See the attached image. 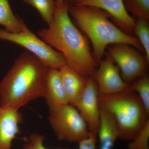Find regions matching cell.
Returning a JSON list of instances; mask_svg holds the SVG:
<instances>
[{
    "label": "cell",
    "instance_id": "cell-1",
    "mask_svg": "<svg viewBox=\"0 0 149 149\" xmlns=\"http://www.w3.org/2000/svg\"><path fill=\"white\" fill-rule=\"evenodd\" d=\"M70 6L65 1L61 7H56L47 28L40 29L38 34L63 56L68 65L88 79L93 76L98 64L91 53L88 38L70 17Z\"/></svg>",
    "mask_w": 149,
    "mask_h": 149
},
{
    "label": "cell",
    "instance_id": "cell-2",
    "mask_svg": "<svg viewBox=\"0 0 149 149\" xmlns=\"http://www.w3.org/2000/svg\"><path fill=\"white\" fill-rule=\"evenodd\" d=\"M49 68L32 54L22 53L0 83V106L19 110L43 97Z\"/></svg>",
    "mask_w": 149,
    "mask_h": 149
},
{
    "label": "cell",
    "instance_id": "cell-3",
    "mask_svg": "<svg viewBox=\"0 0 149 149\" xmlns=\"http://www.w3.org/2000/svg\"><path fill=\"white\" fill-rule=\"evenodd\" d=\"M69 13L74 22L93 46V58L99 64L105 54L107 46L116 44H125L145 54L139 39L123 32L109 19L106 12L97 8L70 6Z\"/></svg>",
    "mask_w": 149,
    "mask_h": 149
},
{
    "label": "cell",
    "instance_id": "cell-4",
    "mask_svg": "<svg viewBox=\"0 0 149 149\" xmlns=\"http://www.w3.org/2000/svg\"><path fill=\"white\" fill-rule=\"evenodd\" d=\"M99 104L113 116L118 128V138L123 141H132L149 119L139 95L128 88L99 97Z\"/></svg>",
    "mask_w": 149,
    "mask_h": 149
},
{
    "label": "cell",
    "instance_id": "cell-5",
    "mask_svg": "<svg viewBox=\"0 0 149 149\" xmlns=\"http://www.w3.org/2000/svg\"><path fill=\"white\" fill-rule=\"evenodd\" d=\"M49 121L59 141L78 143L89 135L85 120L77 108L69 104L49 109Z\"/></svg>",
    "mask_w": 149,
    "mask_h": 149
},
{
    "label": "cell",
    "instance_id": "cell-6",
    "mask_svg": "<svg viewBox=\"0 0 149 149\" xmlns=\"http://www.w3.org/2000/svg\"><path fill=\"white\" fill-rule=\"evenodd\" d=\"M0 39L9 41L27 49L49 68L60 70L67 65L64 57L60 52L55 50L38 38L24 23L22 30L18 33H11L0 29Z\"/></svg>",
    "mask_w": 149,
    "mask_h": 149
},
{
    "label": "cell",
    "instance_id": "cell-7",
    "mask_svg": "<svg viewBox=\"0 0 149 149\" xmlns=\"http://www.w3.org/2000/svg\"><path fill=\"white\" fill-rule=\"evenodd\" d=\"M107 54L117 64L122 79L128 85L148 74L149 61L145 55L133 46L113 44L108 48Z\"/></svg>",
    "mask_w": 149,
    "mask_h": 149
},
{
    "label": "cell",
    "instance_id": "cell-8",
    "mask_svg": "<svg viewBox=\"0 0 149 149\" xmlns=\"http://www.w3.org/2000/svg\"><path fill=\"white\" fill-rule=\"evenodd\" d=\"M105 56L93 76L97 85L100 97L119 93L129 87L122 79L119 68L112 59L107 53Z\"/></svg>",
    "mask_w": 149,
    "mask_h": 149
},
{
    "label": "cell",
    "instance_id": "cell-9",
    "mask_svg": "<svg viewBox=\"0 0 149 149\" xmlns=\"http://www.w3.org/2000/svg\"><path fill=\"white\" fill-rule=\"evenodd\" d=\"M75 107L87 124L89 133L97 137L100 121L99 94L93 76L88 78L85 91Z\"/></svg>",
    "mask_w": 149,
    "mask_h": 149
},
{
    "label": "cell",
    "instance_id": "cell-10",
    "mask_svg": "<svg viewBox=\"0 0 149 149\" xmlns=\"http://www.w3.org/2000/svg\"><path fill=\"white\" fill-rule=\"evenodd\" d=\"M73 5L97 8L106 12L116 26L125 33L135 36L136 20L128 13L123 0H77Z\"/></svg>",
    "mask_w": 149,
    "mask_h": 149
},
{
    "label": "cell",
    "instance_id": "cell-11",
    "mask_svg": "<svg viewBox=\"0 0 149 149\" xmlns=\"http://www.w3.org/2000/svg\"><path fill=\"white\" fill-rule=\"evenodd\" d=\"M23 116L19 110L0 106V149H12L13 141L20 133Z\"/></svg>",
    "mask_w": 149,
    "mask_h": 149
},
{
    "label": "cell",
    "instance_id": "cell-12",
    "mask_svg": "<svg viewBox=\"0 0 149 149\" xmlns=\"http://www.w3.org/2000/svg\"><path fill=\"white\" fill-rule=\"evenodd\" d=\"M59 70L68 104L75 107L85 91L88 79L67 65Z\"/></svg>",
    "mask_w": 149,
    "mask_h": 149
},
{
    "label": "cell",
    "instance_id": "cell-13",
    "mask_svg": "<svg viewBox=\"0 0 149 149\" xmlns=\"http://www.w3.org/2000/svg\"><path fill=\"white\" fill-rule=\"evenodd\" d=\"M99 105L100 121L97 133L99 149H113L116 141L119 137L117 124L113 115Z\"/></svg>",
    "mask_w": 149,
    "mask_h": 149
},
{
    "label": "cell",
    "instance_id": "cell-14",
    "mask_svg": "<svg viewBox=\"0 0 149 149\" xmlns=\"http://www.w3.org/2000/svg\"><path fill=\"white\" fill-rule=\"evenodd\" d=\"M43 97L49 109L68 104L59 70L49 68Z\"/></svg>",
    "mask_w": 149,
    "mask_h": 149
},
{
    "label": "cell",
    "instance_id": "cell-15",
    "mask_svg": "<svg viewBox=\"0 0 149 149\" xmlns=\"http://www.w3.org/2000/svg\"><path fill=\"white\" fill-rule=\"evenodd\" d=\"M24 22L15 16L12 10L8 0H0V24L5 30L11 33H18L22 30Z\"/></svg>",
    "mask_w": 149,
    "mask_h": 149
},
{
    "label": "cell",
    "instance_id": "cell-16",
    "mask_svg": "<svg viewBox=\"0 0 149 149\" xmlns=\"http://www.w3.org/2000/svg\"><path fill=\"white\" fill-rule=\"evenodd\" d=\"M130 90L136 92L141 98L149 115V77L148 74L139 77L129 85Z\"/></svg>",
    "mask_w": 149,
    "mask_h": 149
},
{
    "label": "cell",
    "instance_id": "cell-17",
    "mask_svg": "<svg viewBox=\"0 0 149 149\" xmlns=\"http://www.w3.org/2000/svg\"><path fill=\"white\" fill-rule=\"evenodd\" d=\"M27 4L35 8L43 20L48 24L53 18L56 8V0H24Z\"/></svg>",
    "mask_w": 149,
    "mask_h": 149
},
{
    "label": "cell",
    "instance_id": "cell-18",
    "mask_svg": "<svg viewBox=\"0 0 149 149\" xmlns=\"http://www.w3.org/2000/svg\"><path fill=\"white\" fill-rule=\"evenodd\" d=\"M123 1L126 10L134 17L149 21V0H123Z\"/></svg>",
    "mask_w": 149,
    "mask_h": 149
},
{
    "label": "cell",
    "instance_id": "cell-19",
    "mask_svg": "<svg viewBox=\"0 0 149 149\" xmlns=\"http://www.w3.org/2000/svg\"><path fill=\"white\" fill-rule=\"evenodd\" d=\"M134 34L145 51V55L149 61V24L148 20L142 18L136 20Z\"/></svg>",
    "mask_w": 149,
    "mask_h": 149
},
{
    "label": "cell",
    "instance_id": "cell-20",
    "mask_svg": "<svg viewBox=\"0 0 149 149\" xmlns=\"http://www.w3.org/2000/svg\"><path fill=\"white\" fill-rule=\"evenodd\" d=\"M149 119L138 134L131 141L128 149H149Z\"/></svg>",
    "mask_w": 149,
    "mask_h": 149
},
{
    "label": "cell",
    "instance_id": "cell-21",
    "mask_svg": "<svg viewBox=\"0 0 149 149\" xmlns=\"http://www.w3.org/2000/svg\"><path fill=\"white\" fill-rule=\"evenodd\" d=\"M45 136L38 133H32L29 135L27 143L22 149H48L44 146ZM57 149H68L59 148Z\"/></svg>",
    "mask_w": 149,
    "mask_h": 149
},
{
    "label": "cell",
    "instance_id": "cell-22",
    "mask_svg": "<svg viewBox=\"0 0 149 149\" xmlns=\"http://www.w3.org/2000/svg\"><path fill=\"white\" fill-rule=\"evenodd\" d=\"M97 137L89 133L88 137L78 143V149H96V143Z\"/></svg>",
    "mask_w": 149,
    "mask_h": 149
},
{
    "label": "cell",
    "instance_id": "cell-23",
    "mask_svg": "<svg viewBox=\"0 0 149 149\" xmlns=\"http://www.w3.org/2000/svg\"><path fill=\"white\" fill-rule=\"evenodd\" d=\"M65 0H56V7H60L64 4Z\"/></svg>",
    "mask_w": 149,
    "mask_h": 149
},
{
    "label": "cell",
    "instance_id": "cell-24",
    "mask_svg": "<svg viewBox=\"0 0 149 149\" xmlns=\"http://www.w3.org/2000/svg\"><path fill=\"white\" fill-rule=\"evenodd\" d=\"M77 0H65V1L70 6L73 5Z\"/></svg>",
    "mask_w": 149,
    "mask_h": 149
}]
</instances>
